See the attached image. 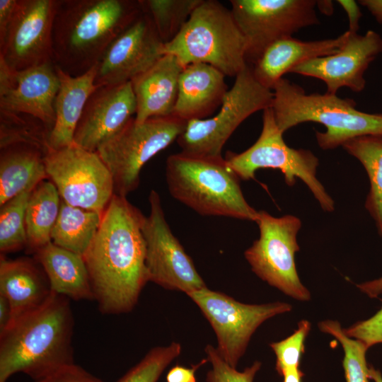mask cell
<instances>
[{
	"label": "cell",
	"mask_w": 382,
	"mask_h": 382,
	"mask_svg": "<svg viewBox=\"0 0 382 382\" xmlns=\"http://www.w3.org/2000/svg\"><path fill=\"white\" fill-rule=\"evenodd\" d=\"M144 216L126 197L114 194L83 256L94 300L103 313L132 311L149 282L142 233Z\"/></svg>",
	"instance_id": "cell-1"
},
{
	"label": "cell",
	"mask_w": 382,
	"mask_h": 382,
	"mask_svg": "<svg viewBox=\"0 0 382 382\" xmlns=\"http://www.w3.org/2000/svg\"><path fill=\"white\" fill-rule=\"evenodd\" d=\"M142 12L140 0L57 1L52 30L54 64L74 76L84 74Z\"/></svg>",
	"instance_id": "cell-2"
},
{
	"label": "cell",
	"mask_w": 382,
	"mask_h": 382,
	"mask_svg": "<svg viewBox=\"0 0 382 382\" xmlns=\"http://www.w3.org/2000/svg\"><path fill=\"white\" fill-rule=\"evenodd\" d=\"M70 299L54 292L0 334V382L21 372L36 381L74 363Z\"/></svg>",
	"instance_id": "cell-3"
},
{
	"label": "cell",
	"mask_w": 382,
	"mask_h": 382,
	"mask_svg": "<svg viewBox=\"0 0 382 382\" xmlns=\"http://www.w3.org/2000/svg\"><path fill=\"white\" fill-rule=\"evenodd\" d=\"M271 108L279 130L303 122L323 125L326 131L316 132V141L323 150L336 149L347 141L361 136L382 135V113H368L356 108L352 98L336 94L313 93L282 78L272 89Z\"/></svg>",
	"instance_id": "cell-4"
},
{
	"label": "cell",
	"mask_w": 382,
	"mask_h": 382,
	"mask_svg": "<svg viewBox=\"0 0 382 382\" xmlns=\"http://www.w3.org/2000/svg\"><path fill=\"white\" fill-rule=\"evenodd\" d=\"M166 178L172 197L201 215L256 221L258 212L245 199L240 178L221 156L170 155Z\"/></svg>",
	"instance_id": "cell-5"
},
{
	"label": "cell",
	"mask_w": 382,
	"mask_h": 382,
	"mask_svg": "<svg viewBox=\"0 0 382 382\" xmlns=\"http://www.w3.org/2000/svg\"><path fill=\"white\" fill-rule=\"evenodd\" d=\"M162 52L183 66L207 64L231 77L248 65L246 42L232 12L215 0H202L179 33L163 44Z\"/></svg>",
	"instance_id": "cell-6"
},
{
	"label": "cell",
	"mask_w": 382,
	"mask_h": 382,
	"mask_svg": "<svg viewBox=\"0 0 382 382\" xmlns=\"http://www.w3.org/2000/svg\"><path fill=\"white\" fill-rule=\"evenodd\" d=\"M225 161L240 179L255 178L261 168L279 170L289 186L295 185L296 178L308 187L323 210L332 212L335 202L316 177L319 161L312 151L289 147L283 139L271 108L263 110L262 128L257 141L240 154L228 151Z\"/></svg>",
	"instance_id": "cell-7"
},
{
	"label": "cell",
	"mask_w": 382,
	"mask_h": 382,
	"mask_svg": "<svg viewBox=\"0 0 382 382\" xmlns=\"http://www.w3.org/2000/svg\"><path fill=\"white\" fill-rule=\"evenodd\" d=\"M186 122L174 117L134 118L104 142L96 152L112 174L115 194L126 197L135 190L143 166L168 147L185 129Z\"/></svg>",
	"instance_id": "cell-8"
},
{
	"label": "cell",
	"mask_w": 382,
	"mask_h": 382,
	"mask_svg": "<svg viewBox=\"0 0 382 382\" xmlns=\"http://www.w3.org/2000/svg\"><path fill=\"white\" fill-rule=\"evenodd\" d=\"M235 78L216 115L187 122L176 140L181 151L221 156L225 143L245 119L271 107L273 92L256 80L250 65L248 64Z\"/></svg>",
	"instance_id": "cell-9"
},
{
	"label": "cell",
	"mask_w": 382,
	"mask_h": 382,
	"mask_svg": "<svg viewBox=\"0 0 382 382\" xmlns=\"http://www.w3.org/2000/svg\"><path fill=\"white\" fill-rule=\"evenodd\" d=\"M255 222L259 238L244 253L253 272L296 300H310L311 294L301 283L295 263V253L300 249L296 241L300 219L290 214L275 217L261 210Z\"/></svg>",
	"instance_id": "cell-10"
},
{
	"label": "cell",
	"mask_w": 382,
	"mask_h": 382,
	"mask_svg": "<svg viewBox=\"0 0 382 382\" xmlns=\"http://www.w3.org/2000/svg\"><path fill=\"white\" fill-rule=\"evenodd\" d=\"M187 296L199 308L214 330L217 338V352L234 368L257 328L267 319L291 310L289 303L280 301L243 303L207 286Z\"/></svg>",
	"instance_id": "cell-11"
},
{
	"label": "cell",
	"mask_w": 382,
	"mask_h": 382,
	"mask_svg": "<svg viewBox=\"0 0 382 382\" xmlns=\"http://www.w3.org/2000/svg\"><path fill=\"white\" fill-rule=\"evenodd\" d=\"M48 178L67 204L103 214L115 194L111 173L97 152L74 143L45 155Z\"/></svg>",
	"instance_id": "cell-12"
},
{
	"label": "cell",
	"mask_w": 382,
	"mask_h": 382,
	"mask_svg": "<svg viewBox=\"0 0 382 382\" xmlns=\"http://www.w3.org/2000/svg\"><path fill=\"white\" fill-rule=\"evenodd\" d=\"M231 11L246 42V62L253 64L276 40L319 24L316 0H231Z\"/></svg>",
	"instance_id": "cell-13"
},
{
	"label": "cell",
	"mask_w": 382,
	"mask_h": 382,
	"mask_svg": "<svg viewBox=\"0 0 382 382\" xmlns=\"http://www.w3.org/2000/svg\"><path fill=\"white\" fill-rule=\"evenodd\" d=\"M149 202L150 212L144 216L142 233L149 281L187 295L206 287L192 258L173 234L156 191H151Z\"/></svg>",
	"instance_id": "cell-14"
},
{
	"label": "cell",
	"mask_w": 382,
	"mask_h": 382,
	"mask_svg": "<svg viewBox=\"0 0 382 382\" xmlns=\"http://www.w3.org/2000/svg\"><path fill=\"white\" fill-rule=\"evenodd\" d=\"M58 0H18L0 60L11 71L53 62L52 30Z\"/></svg>",
	"instance_id": "cell-15"
},
{
	"label": "cell",
	"mask_w": 382,
	"mask_h": 382,
	"mask_svg": "<svg viewBox=\"0 0 382 382\" xmlns=\"http://www.w3.org/2000/svg\"><path fill=\"white\" fill-rule=\"evenodd\" d=\"M163 45L151 18L143 10L101 56L95 84L100 87L131 82L163 55Z\"/></svg>",
	"instance_id": "cell-16"
},
{
	"label": "cell",
	"mask_w": 382,
	"mask_h": 382,
	"mask_svg": "<svg viewBox=\"0 0 382 382\" xmlns=\"http://www.w3.org/2000/svg\"><path fill=\"white\" fill-rule=\"evenodd\" d=\"M59 79L53 62L11 71L0 60L1 115L26 114L53 127ZM49 133V132H48Z\"/></svg>",
	"instance_id": "cell-17"
},
{
	"label": "cell",
	"mask_w": 382,
	"mask_h": 382,
	"mask_svg": "<svg viewBox=\"0 0 382 382\" xmlns=\"http://www.w3.org/2000/svg\"><path fill=\"white\" fill-rule=\"evenodd\" d=\"M349 33L347 40L336 53L304 62L291 72L323 81L326 92L330 94H336L343 87L354 92L363 91L365 71L382 53V37L372 30L364 35Z\"/></svg>",
	"instance_id": "cell-18"
},
{
	"label": "cell",
	"mask_w": 382,
	"mask_h": 382,
	"mask_svg": "<svg viewBox=\"0 0 382 382\" xmlns=\"http://www.w3.org/2000/svg\"><path fill=\"white\" fill-rule=\"evenodd\" d=\"M137 101L131 82L100 86L89 97L77 125L74 143L96 152L136 115Z\"/></svg>",
	"instance_id": "cell-19"
},
{
	"label": "cell",
	"mask_w": 382,
	"mask_h": 382,
	"mask_svg": "<svg viewBox=\"0 0 382 382\" xmlns=\"http://www.w3.org/2000/svg\"><path fill=\"white\" fill-rule=\"evenodd\" d=\"M345 31L335 38L303 41L293 36L280 38L270 45L251 66L256 80L272 90L283 76L297 65L336 53L349 36Z\"/></svg>",
	"instance_id": "cell-20"
},
{
	"label": "cell",
	"mask_w": 382,
	"mask_h": 382,
	"mask_svg": "<svg viewBox=\"0 0 382 382\" xmlns=\"http://www.w3.org/2000/svg\"><path fill=\"white\" fill-rule=\"evenodd\" d=\"M225 75L204 63L183 67L173 116L185 122L205 119L221 107L228 91Z\"/></svg>",
	"instance_id": "cell-21"
},
{
	"label": "cell",
	"mask_w": 382,
	"mask_h": 382,
	"mask_svg": "<svg viewBox=\"0 0 382 382\" xmlns=\"http://www.w3.org/2000/svg\"><path fill=\"white\" fill-rule=\"evenodd\" d=\"M183 66L173 55H163L131 83L137 101L136 122L173 115Z\"/></svg>",
	"instance_id": "cell-22"
},
{
	"label": "cell",
	"mask_w": 382,
	"mask_h": 382,
	"mask_svg": "<svg viewBox=\"0 0 382 382\" xmlns=\"http://www.w3.org/2000/svg\"><path fill=\"white\" fill-rule=\"evenodd\" d=\"M59 88L54 101L55 119L47 135L49 150H58L74 144L77 125L91 95L99 86L95 84L97 64L84 74L74 76L55 65Z\"/></svg>",
	"instance_id": "cell-23"
},
{
	"label": "cell",
	"mask_w": 382,
	"mask_h": 382,
	"mask_svg": "<svg viewBox=\"0 0 382 382\" xmlns=\"http://www.w3.org/2000/svg\"><path fill=\"white\" fill-rule=\"evenodd\" d=\"M52 294L47 277L35 260H9L1 255L0 294L11 305V323L42 306Z\"/></svg>",
	"instance_id": "cell-24"
},
{
	"label": "cell",
	"mask_w": 382,
	"mask_h": 382,
	"mask_svg": "<svg viewBox=\"0 0 382 382\" xmlns=\"http://www.w3.org/2000/svg\"><path fill=\"white\" fill-rule=\"evenodd\" d=\"M33 254L35 260L45 272L53 292L75 301L94 300L83 256L62 248L52 241Z\"/></svg>",
	"instance_id": "cell-25"
},
{
	"label": "cell",
	"mask_w": 382,
	"mask_h": 382,
	"mask_svg": "<svg viewBox=\"0 0 382 382\" xmlns=\"http://www.w3.org/2000/svg\"><path fill=\"white\" fill-rule=\"evenodd\" d=\"M0 206L48 178L46 151L36 144L16 143L1 149Z\"/></svg>",
	"instance_id": "cell-26"
},
{
	"label": "cell",
	"mask_w": 382,
	"mask_h": 382,
	"mask_svg": "<svg viewBox=\"0 0 382 382\" xmlns=\"http://www.w3.org/2000/svg\"><path fill=\"white\" fill-rule=\"evenodd\" d=\"M60 206V195L51 180H42L31 191L25 212L28 252L34 253L52 241Z\"/></svg>",
	"instance_id": "cell-27"
},
{
	"label": "cell",
	"mask_w": 382,
	"mask_h": 382,
	"mask_svg": "<svg viewBox=\"0 0 382 382\" xmlns=\"http://www.w3.org/2000/svg\"><path fill=\"white\" fill-rule=\"evenodd\" d=\"M102 216L101 214L71 206L61 199L51 241L62 248L83 256L98 231Z\"/></svg>",
	"instance_id": "cell-28"
},
{
	"label": "cell",
	"mask_w": 382,
	"mask_h": 382,
	"mask_svg": "<svg viewBox=\"0 0 382 382\" xmlns=\"http://www.w3.org/2000/svg\"><path fill=\"white\" fill-rule=\"evenodd\" d=\"M342 148L356 158L368 175L370 188L365 208L382 237V135H366L351 139Z\"/></svg>",
	"instance_id": "cell-29"
},
{
	"label": "cell",
	"mask_w": 382,
	"mask_h": 382,
	"mask_svg": "<svg viewBox=\"0 0 382 382\" xmlns=\"http://www.w3.org/2000/svg\"><path fill=\"white\" fill-rule=\"evenodd\" d=\"M202 0H140L142 8L151 18L164 43L181 30Z\"/></svg>",
	"instance_id": "cell-30"
},
{
	"label": "cell",
	"mask_w": 382,
	"mask_h": 382,
	"mask_svg": "<svg viewBox=\"0 0 382 382\" xmlns=\"http://www.w3.org/2000/svg\"><path fill=\"white\" fill-rule=\"evenodd\" d=\"M30 192H23L0 206L1 255L26 248L25 212Z\"/></svg>",
	"instance_id": "cell-31"
},
{
	"label": "cell",
	"mask_w": 382,
	"mask_h": 382,
	"mask_svg": "<svg viewBox=\"0 0 382 382\" xmlns=\"http://www.w3.org/2000/svg\"><path fill=\"white\" fill-rule=\"evenodd\" d=\"M318 327L340 342L345 353L343 367L347 382H369V367L366 360L369 347L364 342L347 336L337 321H321Z\"/></svg>",
	"instance_id": "cell-32"
},
{
	"label": "cell",
	"mask_w": 382,
	"mask_h": 382,
	"mask_svg": "<svg viewBox=\"0 0 382 382\" xmlns=\"http://www.w3.org/2000/svg\"><path fill=\"white\" fill-rule=\"evenodd\" d=\"M181 351V345L175 342L168 346L156 347L116 382H157Z\"/></svg>",
	"instance_id": "cell-33"
},
{
	"label": "cell",
	"mask_w": 382,
	"mask_h": 382,
	"mask_svg": "<svg viewBox=\"0 0 382 382\" xmlns=\"http://www.w3.org/2000/svg\"><path fill=\"white\" fill-rule=\"evenodd\" d=\"M311 330V323L306 320L298 324L295 332L286 339L270 345L276 358V369L281 375L287 370L299 369L304 341Z\"/></svg>",
	"instance_id": "cell-34"
},
{
	"label": "cell",
	"mask_w": 382,
	"mask_h": 382,
	"mask_svg": "<svg viewBox=\"0 0 382 382\" xmlns=\"http://www.w3.org/2000/svg\"><path fill=\"white\" fill-rule=\"evenodd\" d=\"M204 351L212 365V369L207 374V382H253L261 366V363L256 361L243 371H238L220 357L216 347L207 345Z\"/></svg>",
	"instance_id": "cell-35"
},
{
	"label": "cell",
	"mask_w": 382,
	"mask_h": 382,
	"mask_svg": "<svg viewBox=\"0 0 382 382\" xmlns=\"http://www.w3.org/2000/svg\"><path fill=\"white\" fill-rule=\"evenodd\" d=\"M343 330L347 336L364 342L369 348L382 344V306L371 318Z\"/></svg>",
	"instance_id": "cell-36"
},
{
	"label": "cell",
	"mask_w": 382,
	"mask_h": 382,
	"mask_svg": "<svg viewBox=\"0 0 382 382\" xmlns=\"http://www.w3.org/2000/svg\"><path fill=\"white\" fill-rule=\"evenodd\" d=\"M33 382H104L74 363L59 367Z\"/></svg>",
	"instance_id": "cell-37"
},
{
	"label": "cell",
	"mask_w": 382,
	"mask_h": 382,
	"mask_svg": "<svg viewBox=\"0 0 382 382\" xmlns=\"http://www.w3.org/2000/svg\"><path fill=\"white\" fill-rule=\"evenodd\" d=\"M207 361H208L207 359H204L191 368L180 365L173 366L166 375V382H197L195 371Z\"/></svg>",
	"instance_id": "cell-38"
},
{
	"label": "cell",
	"mask_w": 382,
	"mask_h": 382,
	"mask_svg": "<svg viewBox=\"0 0 382 382\" xmlns=\"http://www.w3.org/2000/svg\"><path fill=\"white\" fill-rule=\"evenodd\" d=\"M18 0H0V43L6 36Z\"/></svg>",
	"instance_id": "cell-39"
},
{
	"label": "cell",
	"mask_w": 382,
	"mask_h": 382,
	"mask_svg": "<svg viewBox=\"0 0 382 382\" xmlns=\"http://www.w3.org/2000/svg\"><path fill=\"white\" fill-rule=\"evenodd\" d=\"M337 2L347 13L349 21L348 30L351 33H357L359 19L362 16L358 3L353 0H338Z\"/></svg>",
	"instance_id": "cell-40"
},
{
	"label": "cell",
	"mask_w": 382,
	"mask_h": 382,
	"mask_svg": "<svg viewBox=\"0 0 382 382\" xmlns=\"http://www.w3.org/2000/svg\"><path fill=\"white\" fill-rule=\"evenodd\" d=\"M12 321V310L7 299L0 294V334L3 333Z\"/></svg>",
	"instance_id": "cell-41"
},
{
	"label": "cell",
	"mask_w": 382,
	"mask_h": 382,
	"mask_svg": "<svg viewBox=\"0 0 382 382\" xmlns=\"http://www.w3.org/2000/svg\"><path fill=\"white\" fill-rule=\"evenodd\" d=\"M357 288L370 298H376L382 294V277L372 281L357 284Z\"/></svg>",
	"instance_id": "cell-42"
},
{
	"label": "cell",
	"mask_w": 382,
	"mask_h": 382,
	"mask_svg": "<svg viewBox=\"0 0 382 382\" xmlns=\"http://www.w3.org/2000/svg\"><path fill=\"white\" fill-rule=\"evenodd\" d=\"M358 2L371 13L378 23H382V0H360Z\"/></svg>",
	"instance_id": "cell-43"
},
{
	"label": "cell",
	"mask_w": 382,
	"mask_h": 382,
	"mask_svg": "<svg viewBox=\"0 0 382 382\" xmlns=\"http://www.w3.org/2000/svg\"><path fill=\"white\" fill-rule=\"evenodd\" d=\"M282 376L284 382H301L303 374L299 369H294L284 371Z\"/></svg>",
	"instance_id": "cell-44"
},
{
	"label": "cell",
	"mask_w": 382,
	"mask_h": 382,
	"mask_svg": "<svg viewBox=\"0 0 382 382\" xmlns=\"http://www.w3.org/2000/svg\"><path fill=\"white\" fill-rule=\"evenodd\" d=\"M316 7L325 15L330 16L333 13V4L332 1H317Z\"/></svg>",
	"instance_id": "cell-45"
},
{
	"label": "cell",
	"mask_w": 382,
	"mask_h": 382,
	"mask_svg": "<svg viewBox=\"0 0 382 382\" xmlns=\"http://www.w3.org/2000/svg\"><path fill=\"white\" fill-rule=\"evenodd\" d=\"M369 378L374 382H382V374L379 370L374 369L373 366L369 367Z\"/></svg>",
	"instance_id": "cell-46"
}]
</instances>
